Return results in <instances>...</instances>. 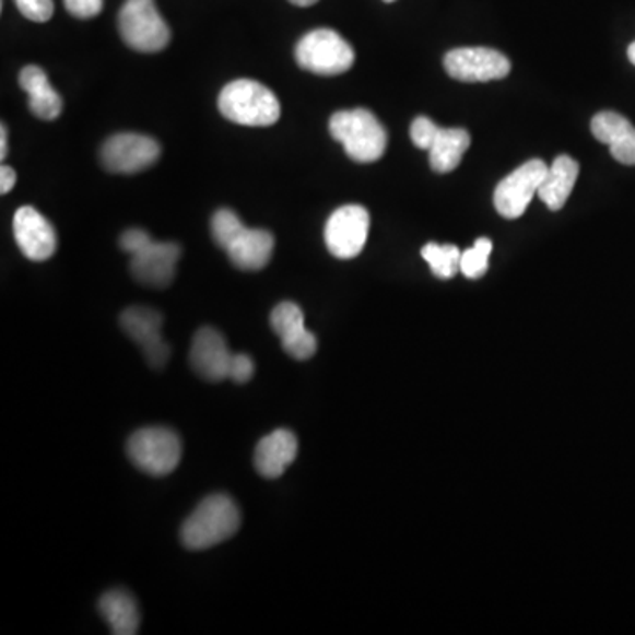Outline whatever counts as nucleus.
<instances>
[{
	"mask_svg": "<svg viewBox=\"0 0 635 635\" xmlns=\"http://www.w3.org/2000/svg\"><path fill=\"white\" fill-rule=\"evenodd\" d=\"M211 232L214 243L237 269L261 270L269 266L275 240L267 230L247 228L234 211L221 209L212 215Z\"/></svg>",
	"mask_w": 635,
	"mask_h": 635,
	"instance_id": "f257e3e1",
	"label": "nucleus"
},
{
	"mask_svg": "<svg viewBox=\"0 0 635 635\" xmlns=\"http://www.w3.org/2000/svg\"><path fill=\"white\" fill-rule=\"evenodd\" d=\"M240 519L234 499L226 494H212L184 521L180 540L191 551L215 548L237 533Z\"/></svg>",
	"mask_w": 635,
	"mask_h": 635,
	"instance_id": "f03ea898",
	"label": "nucleus"
},
{
	"mask_svg": "<svg viewBox=\"0 0 635 635\" xmlns=\"http://www.w3.org/2000/svg\"><path fill=\"white\" fill-rule=\"evenodd\" d=\"M329 129L343 143L348 156L357 163H375L387 151V131L366 108L338 111L330 117Z\"/></svg>",
	"mask_w": 635,
	"mask_h": 635,
	"instance_id": "7ed1b4c3",
	"label": "nucleus"
},
{
	"mask_svg": "<svg viewBox=\"0 0 635 635\" xmlns=\"http://www.w3.org/2000/svg\"><path fill=\"white\" fill-rule=\"evenodd\" d=\"M224 119L240 126L267 128L278 122L281 115L274 92L255 80H235L221 91L217 101Z\"/></svg>",
	"mask_w": 635,
	"mask_h": 635,
	"instance_id": "20e7f679",
	"label": "nucleus"
},
{
	"mask_svg": "<svg viewBox=\"0 0 635 635\" xmlns=\"http://www.w3.org/2000/svg\"><path fill=\"white\" fill-rule=\"evenodd\" d=\"M129 459L138 470L151 477H166L180 465L183 444L168 427H143L134 431L126 445Z\"/></svg>",
	"mask_w": 635,
	"mask_h": 635,
	"instance_id": "39448f33",
	"label": "nucleus"
},
{
	"mask_svg": "<svg viewBox=\"0 0 635 635\" xmlns=\"http://www.w3.org/2000/svg\"><path fill=\"white\" fill-rule=\"evenodd\" d=\"M295 59L302 69L321 77L346 73L355 62V51L332 28H316L295 46Z\"/></svg>",
	"mask_w": 635,
	"mask_h": 635,
	"instance_id": "423d86ee",
	"label": "nucleus"
},
{
	"mask_svg": "<svg viewBox=\"0 0 635 635\" xmlns=\"http://www.w3.org/2000/svg\"><path fill=\"white\" fill-rule=\"evenodd\" d=\"M119 33L129 48L142 54L165 50L172 37L154 0H126L119 13Z\"/></svg>",
	"mask_w": 635,
	"mask_h": 635,
	"instance_id": "0eeeda50",
	"label": "nucleus"
},
{
	"mask_svg": "<svg viewBox=\"0 0 635 635\" xmlns=\"http://www.w3.org/2000/svg\"><path fill=\"white\" fill-rule=\"evenodd\" d=\"M549 166L542 160H530L505 177L494 189V209L505 220H517L525 214L531 198L539 192Z\"/></svg>",
	"mask_w": 635,
	"mask_h": 635,
	"instance_id": "6e6552de",
	"label": "nucleus"
},
{
	"mask_svg": "<svg viewBox=\"0 0 635 635\" xmlns=\"http://www.w3.org/2000/svg\"><path fill=\"white\" fill-rule=\"evenodd\" d=\"M120 327L133 343L142 350L146 364L163 369L168 364L172 348L161 334L163 315L152 307H128L120 315Z\"/></svg>",
	"mask_w": 635,
	"mask_h": 635,
	"instance_id": "1a4fd4ad",
	"label": "nucleus"
},
{
	"mask_svg": "<svg viewBox=\"0 0 635 635\" xmlns=\"http://www.w3.org/2000/svg\"><path fill=\"white\" fill-rule=\"evenodd\" d=\"M444 66L454 80L465 83L493 82L510 73V60L502 51L484 46L450 50Z\"/></svg>",
	"mask_w": 635,
	"mask_h": 635,
	"instance_id": "9d476101",
	"label": "nucleus"
},
{
	"mask_svg": "<svg viewBox=\"0 0 635 635\" xmlns=\"http://www.w3.org/2000/svg\"><path fill=\"white\" fill-rule=\"evenodd\" d=\"M369 224V212L364 207H341L327 221L325 244L339 260H352L366 246Z\"/></svg>",
	"mask_w": 635,
	"mask_h": 635,
	"instance_id": "9b49d317",
	"label": "nucleus"
},
{
	"mask_svg": "<svg viewBox=\"0 0 635 635\" xmlns=\"http://www.w3.org/2000/svg\"><path fill=\"white\" fill-rule=\"evenodd\" d=\"M160 156V143L138 133L114 134L101 149L103 165L114 174H138L154 165Z\"/></svg>",
	"mask_w": 635,
	"mask_h": 635,
	"instance_id": "f8f14e48",
	"label": "nucleus"
},
{
	"mask_svg": "<svg viewBox=\"0 0 635 635\" xmlns=\"http://www.w3.org/2000/svg\"><path fill=\"white\" fill-rule=\"evenodd\" d=\"M180 246L175 243H151L131 255V274L149 289H168L174 283Z\"/></svg>",
	"mask_w": 635,
	"mask_h": 635,
	"instance_id": "ddd939ff",
	"label": "nucleus"
},
{
	"mask_svg": "<svg viewBox=\"0 0 635 635\" xmlns=\"http://www.w3.org/2000/svg\"><path fill=\"white\" fill-rule=\"evenodd\" d=\"M270 327L281 339L284 352L295 361H307L318 350L316 336L306 329L304 311L295 302H281L270 313Z\"/></svg>",
	"mask_w": 635,
	"mask_h": 635,
	"instance_id": "4468645a",
	"label": "nucleus"
},
{
	"mask_svg": "<svg viewBox=\"0 0 635 635\" xmlns=\"http://www.w3.org/2000/svg\"><path fill=\"white\" fill-rule=\"evenodd\" d=\"M234 353L230 352L226 339L220 330L201 327L192 338L189 364L200 378L217 384L230 378V364Z\"/></svg>",
	"mask_w": 635,
	"mask_h": 635,
	"instance_id": "2eb2a0df",
	"label": "nucleus"
},
{
	"mask_svg": "<svg viewBox=\"0 0 635 635\" xmlns=\"http://www.w3.org/2000/svg\"><path fill=\"white\" fill-rule=\"evenodd\" d=\"M13 234L20 251L33 261L54 257L57 249L56 230L34 207H22L14 214Z\"/></svg>",
	"mask_w": 635,
	"mask_h": 635,
	"instance_id": "dca6fc26",
	"label": "nucleus"
},
{
	"mask_svg": "<svg viewBox=\"0 0 635 635\" xmlns=\"http://www.w3.org/2000/svg\"><path fill=\"white\" fill-rule=\"evenodd\" d=\"M298 452L297 436L289 430H275L258 442L255 468L266 479H279L292 467Z\"/></svg>",
	"mask_w": 635,
	"mask_h": 635,
	"instance_id": "f3484780",
	"label": "nucleus"
},
{
	"mask_svg": "<svg viewBox=\"0 0 635 635\" xmlns=\"http://www.w3.org/2000/svg\"><path fill=\"white\" fill-rule=\"evenodd\" d=\"M20 87L27 92L28 106L36 117L56 120L62 111V97L51 87L45 71L37 66H27L20 73Z\"/></svg>",
	"mask_w": 635,
	"mask_h": 635,
	"instance_id": "a211bd4d",
	"label": "nucleus"
},
{
	"mask_svg": "<svg viewBox=\"0 0 635 635\" xmlns=\"http://www.w3.org/2000/svg\"><path fill=\"white\" fill-rule=\"evenodd\" d=\"M577 177H579V165L576 160H572L571 156H557L553 161L537 192L540 200L548 205L549 211H560L565 207L571 192L574 191Z\"/></svg>",
	"mask_w": 635,
	"mask_h": 635,
	"instance_id": "6ab92c4d",
	"label": "nucleus"
},
{
	"mask_svg": "<svg viewBox=\"0 0 635 635\" xmlns=\"http://www.w3.org/2000/svg\"><path fill=\"white\" fill-rule=\"evenodd\" d=\"M99 613L111 634L134 635L140 628V609L133 595L124 590L106 591L99 600Z\"/></svg>",
	"mask_w": 635,
	"mask_h": 635,
	"instance_id": "aec40b11",
	"label": "nucleus"
},
{
	"mask_svg": "<svg viewBox=\"0 0 635 635\" xmlns=\"http://www.w3.org/2000/svg\"><path fill=\"white\" fill-rule=\"evenodd\" d=\"M471 138L467 129H438L430 146V165L436 174H448L459 166Z\"/></svg>",
	"mask_w": 635,
	"mask_h": 635,
	"instance_id": "412c9836",
	"label": "nucleus"
},
{
	"mask_svg": "<svg viewBox=\"0 0 635 635\" xmlns=\"http://www.w3.org/2000/svg\"><path fill=\"white\" fill-rule=\"evenodd\" d=\"M461 255L454 244L430 243L422 247V258L439 279H452L461 270Z\"/></svg>",
	"mask_w": 635,
	"mask_h": 635,
	"instance_id": "4be33fe9",
	"label": "nucleus"
},
{
	"mask_svg": "<svg viewBox=\"0 0 635 635\" xmlns=\"http://www.w3.org/2000/svg\"><path fill=\"white\" fill-rule=\"evenodd\" d=\"M491 251H493V243L490 238H479L475 246L470 247L461 255V272L468 279H479L487 272L490 267Z\"/></svg>",
	"mask_w": 635,
	"mask_h": 635,
	"instance_id": "5701e85b",
	"label": "nucleus"
},
{
	"mask_svg": "<svg viewBox=\"0 0 635 635\" xmlns=\"http://www.w3.org/2000/svg\"><path fill=\"white\" fill-rule=\"evenodd\" d=\"M628 126H631V120L623 115L616 114V111H600L591 120V133L600 143L609 145L616 138V134L622 133L623 129L628 128Z\"/></svg>",
	"mask_w": 635,
	"mask_h": 635,
	"instance_id": "b1692460",
	"label": "nucleus"
},
{
	"mask_svg": "<svg viewBox=\"0 0 635 635\" xmlns=\"http://www.w3.org/2000/svg\"><path fill=\"white\" fill-rule=\"evenodd\" d=\"M611 149V156L626 166H635V128L628 126L623 129L622 133L614 138L613 142L609 143Z\"/></svg>",
	"mask_w": 635,
	"mask_h": 635,
	"instance_id": "393cba45",
	"label": "nucleus"
},
{
	"mask_svg": "<svg viewBox=\"0 0 635 635\" xmlns=\"http://www.w3.org/2000/svg\"><path fill=\"white\" fill-rule=\"evenodd\" d=\"M20 13L31 22L45 23L54 16V0H14Z\"/></svg>",
	"mask_w": 635,
	"mask_h": 635,
	"instance_id": "a878e982",
	"label": "nucleus"
},
{
	"mask_svg": "<svg viewBox=\"0 0 635 635\" xmlns=\"http://www.w3.org/2000/svg\"><path fill=\"white\" fill-rule=\"evenodd\" d=\"M438 129V126L433 120L427 119V117H416L412 122V128H410L413 145L424 149V151H430L431 143L435 140Z\"/></svg>",
	"mask_w": 635,
	"mask_h": 635,
	"instance_id": "bb28decb",
	"label": "nucleus"
},
{
	"mask_svg": "<svg viewBox=\"0 0 635 635\" xmlns=\"http://www.w3.org/2000/svg\"><path fill=\"white\" fill-rule=\"evenodd\" d=\"M255 375V362L251 357H247L244 353H234L232 364H230V379H234L235 384L243 385L251 381Z\"/></svg>",
	"mask_w": 635,
	"mask_h": 635,
	"instance_id": "cd10ccee",
	"label": "nucleus"
},
{
	"mask_svg": "<svg viewBox=\"0 0 635 635\" xmlns=\"http://www.w3.org/2000/svg\"><path fill=\"white\" fill-rule=\"evenodd\" d=\"M64 5L74 19H94L103 11V0H64Z\"/></svg>",
	"mask_w": 635,
	"mask_h": 635,
	"instance_id": "c85d7f7f",
	"label": "nucleus"
},
{
	"mask_svg": "<svg viewBox=\"0 0 635 635\" xmlns=\"http://www.w3.org/2000/svg\"><path fill=\"white\" fill-rule=\"evenodd\" d=\"M151 240L152 237L146 234L145 230L131 228L128 232H124L122 237H120V247H122L124 251L129 252V255H134V252L140 251Z\"/></svg>",
	"mask_w": 635,
	"mask_h": 635,
	"instance_id": "c756f323",
	"label": "nucleus"
},
{
	"mask_svg": "<svg viewBox=\"0 0 635 635\" xmlns=\"http://www.w3.org/2000/svg\"><path fill=\"white\" fill-rule=\"evenodd\" d=\"M16 183V172L11 166H2L0 168V192L8 195L14 188Z\"/></svg>",
	"mask_w": 635,
	"mask_h": 635,
	"instance_id": "7c9ffc66",
	"label": "nucleus"
},
{
	"mask_svg": "<svg viewBox=\"0 0 635 635\" xmlns=\"http://www.w3.org/2000/svg\"><path fill=\"white\" fill-rule=\"evenodd\" d=\"M8 156V128L2 126L0 128V160H5Z\"/></svg>",
	"mask_w": 635,
	"mask_h": 635,
	"instance_id": "2f4dec72",
	"label": "nucleus"
},
{
	"mask_svg": "<svg viewBox=\"0 0 635 635\" xmlns=\"http://www.w3.org/2000/svg\"><path fill=\"white\" fill-rule=\"evenodd\" d=\"M292 4L298 5V8H309V5L316 4L318 0H290Z\"/></svg>",
	"mask_w": 635,
	"mask_h": 635,
	"instance_id": "473e14b6",
	"label": "nucleus"
},
{
	"mask_svg": "<svg viewBox=\"0 0 635 635\" xmlns=\"http://www.w3.org/2000/svg\"><path fill=\"white\" fill-rule=\"evenodd\" d=\"M628 59H631L632 64L635 66V42L628 46Z\"/></svg>",
	"mask_w": 635,
	"mask_h": 635,
	"instance_id": "72a5a7b5",
	"label": "nucleus"
},
{
	"mask_svg": "<svg viewBox=\"0 0 635 635\" xmlns=\"http://www.w3.org/2000/svg\"><path fill=\"white\" fill-rule=\"evenodd\" d=\"M384 2H396V0H384Z\"/></svg>",
	"mask_w": 635,
	"mask_h": 635,
	"instance_id": "f704fd0d",
	"label": "nucleus"
}]
</instances>
